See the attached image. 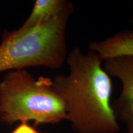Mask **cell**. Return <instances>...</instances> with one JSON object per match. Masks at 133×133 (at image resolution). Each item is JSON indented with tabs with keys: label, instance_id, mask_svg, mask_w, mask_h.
<instances>
[{
	"label": "cell",
	"instance_id": "obj_4",
	"mask_svg": "<svg viewBox=\"0 0 133 133\" xmlns=\"http://www.w3.org/2000/svg\"><path fill=\"white\" fill-rule=\"evenodd\" d=\"M103 68L110 77L115 78L121 83V92L112 102V107L116 119H122L129 132L133 133V57L105 60Z\"/></svg>",
	"mask_w": 133,
	"mask_h": 133
},
{
	"label": "cell",
	"instance_id": "obj_3",
	"mask_svg": "<svg viewBox=\"0 0 133 133\" xmlns=\"http://www.w3.org/2000/svg\"><path fill=\"white\" fill-rule=\"evenodd\" d=\"M66 119L64 101L52 79H36L26 69L7 71L0 81V121L12 125L21 121L55 124Z\"/></svg>",
	"mask_w": 133,
	"mask_h": 133
},
{
	"label": "cell",
	"instance_id": "obj_2",
	"mask_svg": "<svg viewBox=\"0 0 133 133\" xmlns=\"http://www.w3.org/2000/svg\"><path fill=\"white\" fill-rule=\"evenodd\" d=\"M74 12V5L69 1L59 14L35 29L4 32L0 44V73L36 66L62 67L68 54V22Z\"/></svg>",
	"mask_w": 133,
	"mask_h": 133
},
{
	"label": "cell",
	"instance_id": "obj_5",
	"mask_svg": "<svg viewBox=\"0 0 133 133\" xmlns=\"http://www.w3.org/2000/svg\"><path fill=\"white\" fill-rule=\"evenodd\" d=\"M88 47L103 61L125 56L133 57V30L119 31L103 40L91 41Z\"/></svg>",
	"mask_w": 133,
	"mask_h": 133
},
{
	"label": "cell",
	"instance_id": "obj_8",
	"mask_svg": "<svg viewBox=\"0 0 133 133\" xmlns=\"http://www.w3.org/2000/svg\"><path fill=\"white\" fill-rule=\"evenodd\" d=\"M131 23L133 24V2H132V18H131Z\"/></svg>",
	"mask_w": 133,
	"mask_h": 133
},
{
	"label": "cell",
	"instance_id": "obj_6",
	"mask_svg": "<svg viewBox=\"0 0 133 133\" xmlns=\"http://www.w3.org/2000/svg\"><path fill=\"white\" fill-rule=\"evenodd\" d=\"M66 0H36L32 11L19 29V31H26L41 25L59 14L67 5Z\"/></svg>",
	"mask_w": 133,
	"mask_h": 133
},
{
	"label": "cell",
	"instance_id": "obj_1",
	"mask_svg": "<svg viewBox=\"0 0 133 133\" xmlns=\"http://www.w3.org/2000/svg\"><path fill=\"white\" fill-rule=\"evenodd\" d=\"M66 75L52 78L54 90L64 101L66 119L81 133H112L118 129L112 107V83L97 53L75 46L68 52Z\"/></svg>",
	"mask_w": 133,
	"mask_h": 133
},
{
	"label": "cell",
	"instance_id": "obj_7",
	"mask_svg": "<svg viewBox=\"0 0 133 133\" xmlns=\"http://www.w3.org/2000/svg\"><path fill=\"white\" fill-rule=\"evenodd\" d=\"M12 133H39V132L34 127L29 125L27 122H22Z\"/></svg>",
	"mask_w": 133,
	"mask_h": 133
}]
</instances>
